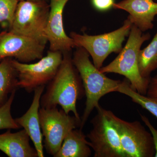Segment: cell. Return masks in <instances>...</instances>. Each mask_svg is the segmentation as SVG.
<instances>
[{"instance_id": "cell-26", "label": "cell", "mask_w": 157, "mask_h": 157, "mask_svg": "<svg viewBox=\"0 0 157 157\" xmlns=\"http://www.w3.org/2000/svg\"><path fill=\"white\" fill-rule=\"evenodd\" d=\"M0 157H1V156H0Z\"/></svg>"}, {"instance_id": "cell-3", "label": "cell", "mask_w": 157, "mask_h": 157, "mask_svg": "<svg viewBox=\"0 0 157 157\" xmlns=\"http://www.w3.org/2000/svg\"><path fill=\"white\" fill-rule=\"evenodd\" d=\"M149 33L132 25L126 44L113 61L100 69L102 73H114L125 76L135 91L146 95L150 78H144L138 67V56L143 43L150 39Z\"/></svg>"}, {"instance_id": "cell-7", "label": "cell", "mask_w": 157, "mask_h": 157, "mask_svg": "<svg viewBox=\"0 0 157 157\" xmlns=\"http://www.w3.org/2000/svg\"><path fill=\"white\" fill-rule=\"evenodd\" d=\"M63 59L61 52L49 50L46 56L34 63H21L14 59L11 62L17 74V86L28 93L45 86L56 75Z\"/></svg>"}, {"instance_id": "cell-22", "label": "cell", "mask_w": 157, "mask_h": 157, "mask_svg": "<svg viewBox=\"0 0 157 157\" xmlns=\"http://www.w3.org/2000/svg\"><path fill=\"white\" fill-rule=\"evenodd\" d=\"M140 116L141 120L146 125V126L148 128L150 132L151 133L154 144L155 150V153L154 157H157V129L155 128L152 125L147 117L141 114H140Z\"/></svg>"}, {"instance_id": "cell-8", "label": "cell", "mask_w": 157, "mask_h": 157, "mask_svg": "<svg viewBox=\"0 0 157 157\" xmlns=\"http://www.w3.org/2000/svg\"><path fill=\"white\" fill-rule=\"evenodd\" d=\"M39 117L42 135L45 137L44 145L48 154L54 155L57 152L68 133L80 127L81 121L75 116L67 114L57 107L39 109Z\"/></svg>"}, {"instance_id": "cell-10", "label": "cell", "mask_w": 157, "mask_h": 157, "mask_svg": "<svg viewBox=\"0 0 157 157\" xmlns=\"http://www.w3.org/2000/svg\"><path fill=\"white\" fill-rule=\"evenodd\" d=\"M46 44L10 31L0 33V62L10 58L23 63L43 57Z\"/></svg>"}, {"instance_id": "cell-23", "label": "cell", "mask_w": 157, "mask_h": 157, "mask_svg": "<svg viewBox=\"0 0 157 157\" xmlns=\"http://www.w3.org/2000/svg\"><path fill=\"white\" fill-rule=\"evenodd\" d=\"M147 96L157 99V78H150Z\"/></svg>"}, {"instance_id": "cell-15", "label": "cell", "mask_w": 157, "mask_h": 157, "mask_svg": "<svg viewBox=\"0 0 157 157\" xmlns=\"http://www.w3.org/2000/svg\"><path fill=\"white\" fill-rule=\"evenodd\" d=\"M82 129H74L65 137L54 157H89L92 155L89 142Z\"/></svg>"}, {"instance_id": "cell-6", "label": "cell", "mask_w": 157, "mask_h": 157, "mask_svg": "<svg viewBox=\"0 0 157 157\" xmlns=\"http://www.w3.org/2000/svg\"><path fill=\"white\" fill-rule=\"evenodd\" d=\"M91 121L92 129L86 135L94 157H126L120 136L110 117V110L101 106Z\"/></svg>"}, {"instance_id": "cell-24", "label": "cell", "mask_w": 157, "mask_h": 157, "mask_svg": "<svg viewBox=\"0 0 157 157\" xmlns=\"http://www.w3.org/2000/svg\"><path fill=\"white\" fill-rule=\"evenodd\" d=\"M17 1H24V0H17ZM34 1H37V0H34Z\"/></svg>"}, {"instance_id": "cell-12", "label": "cell", "mask_w": 157, "mask_h": 157, "mask_svg": "<svg viewBox=\"0 0 157 157\" xmlns=\"http://www.w3.org/2000/svg\"><path fill=\"white\" fill-rule=\"evenodd\" d=\"M113 9L127 11L128 18L133 25L142 32L153 28V21L157 15V2L154 0H123L115 3Z\"/></svg>"}, {"instance_id": "cell-5", "label": "cell", "mask_w": 157, "mask_h": 157, "mask_svg": "<svg viewBox=\"0 0 157 157\" xmlns=\"http://www.w3.org/2000/svg\"><path fill=\"white\" fill-rule=\"evenodd\" d=\"M50 6L45 0L19 1L9 31L46 44L45 34Z\"/></svg>"}, {"instance_id": "cell-2", "label": "cell", "mask_w": 157, "mask_h": 157, "mask_svg": "<svg viewBox=\"0 0 157 157\" xmlns=\"http://www.w3.org/2000/svg\"><path fill=\"white\" fill-rule=\"evenodd\" d=\"M76 48L72 61L80 75L86 97L79 127L82 129L93 110L100 106L101 98L109 93L117 92L121 81L107 77L91 62L89 54L85 49Z\"/></svg>"}, {"instance_id": "cell-20", "label": "cell", "mask_w": 157, "mask_h": 157, "mask_svg": "<svg viewBox=\"0 0 157 157\" xmlns=\"http://www.w3.org/2000/svg\"><path fill=\"white\" fill-rule=\"evenodd\" d=\"M19 1L0 0V25L10 29L14 21Z\"/></svg>"}, {"instance_id": "cell-21", "label": "cell", "mask_w": 157, "mask_h": 157, "mask_svg": "<svg viewBox=\"0 0 157 157\" xmlns=\"http://www.w3.org/2000/svg\"><path fill=\"white\" fill-rule=\"evenodd\" d=\"M93 7L100 11H106L113 8L115 0H91Z\"/></svg>"}, {"instance_id": "cell-16", "label": "cell", "mask_w": 157, "mask_h": 157, "mask_svg": "<svg viewBox=\"0 0 157 157\" xmlns=\"http://www.w3.org/2000/svg\"><path fill=\"white\" fill-rule=\"evenodd\" d=\"M8 58L0 62V107L6 104L11 93L18 88L17 74Z\"/></svg>"}, {"instance_id": "cell-13", "label": "cell", "mask_w": 157, "mask_h": 157, "mask_svg": "<svg viewBox=\"0 0 157 157\" xmlns=\"http://www.w3.org/2000/svg\"><path fill=\"white\" fill-rule=\"evenodd\" d=\"M45 87V86H41L35 90L30 107L22 116L15 119L17 123L23 128L28 134L36 150L38 157H45L42 144L43 136L39 117L40 100Z\"/></svg>"}, {"instance_id": "cell-17", "label": "cell", "mask_w": 157, "mask_h": 157, "mask_svg": "<svg viewBox=\"0 0 157 157\" xmlns=\"http://www.w3.org/2000/svg\"><path fill=\"white\" fill-rule=\"evenodd\" d=\"M138 67L140 75L145 78H150L157 70V31L150 43L139 52Z\"/></svg>"}, {"instance_id": "cell-1", "label": "cell", "mask_w": 157, "mask_h": 157, "mask_svg": "<svg viewBox=\"0 0 157 157\" xmlns=\"http://www.w3.org/2000/svg\"><path fill=\"white\" fill-rule=\"evenodd\" d=\"M63 59L56 75L50 82L40 100L43 108L59 105L67 114L73 113L81 121L76 103L85 94L81 78L72 61L70 52L63 53Z\"/></svg>"}, {"instance_id": "cell-19", "label": "cell", "mask_w": 157, "mask_h": 157, "mask_svg": "<svg viewBox=\"0 0 157 157\" xmlns=\"http://www.w3.org/2000/svg\"><path fill=\"white\" fill-rule=\"evenodd\" d=\"M17 90L10 95L6 104L0 107V130L3 129H18L21 128L11 114V108Z\"/></svg>"}, {"instance_id": "cell-11", "label": "cell", "mask_w": 157, "mask_h": 157, "mask_svg": "<svg viewBox=\"0 0 157 157\" xmlns=\"http://www.w3.org/2000/svg\"><path fill=\"white\" fill-rule=\"evenodd\" d=\"M70 0H50V10L45 29L49 43V50L62 53L71 52L76 45L73 39L66 34L64 28L63 14L65 6Z\"/></svg>"}, {"instance_id": "cell-25", "label": "cell", "mask_w": 157, "mask_h": 157, "mask_svg": "<svg viewBox=\"0 0 157 157\" xmlns=\"http://www.w3.org/2000/svg\"><path fill=\"white\" fill-rule=\"evenodd\" d=\"M155 77H156V78H157V75H156V76H155Z\"/></svg>"}, {"instance_id": "cell-18", "label": "cell", "mask_w": 157, "mask_h": 157, "mask_svg": "<svg viewBox=\"0 0 157 157\" xmlns=\"http://www.w3.org/2000/svg\"><path fill=\"white\" fill-rule=\"evenodd\" d=\"M117 92L128 96L134 103L140 105L157 118V99L135 91L130 86L128 79L121 82Z\"/></svg>"}, {"instance_id": "cell-14", "label": "cell", "mask_w": 157, "mask_h": 157, "mask_svg": "<svg viewBox=\"0 0 157 157\" xmlns=\"http://www.w3.org/2000/svg\"><path fill=\"white\" fill-rule=\"evenodd\" d=\"M30 137L23 129L12 133L11 129L0 135V150L9 157H38L30 144Z\"/></svg>"}, {"instance_id": "cell-4", "label": "cell", "mask_w": 157, "mask_h": 157, "mask_svg": "<svg viewBox=\"0 0 157 157\" xmlns=\"http://www.w3.org/2000/svg\"><path fill=\"white\" fill-rule=\"evenodd\" d=\"M133 24L127 17L123 25L115 30L101 35H89L71 32L76 47L84 48L91 56L93 63L100 70L104 61L110 54L119 53L123 48V43L129 36Z\"/></svg>"}, {"instance_id": "cell-9", "label": "cell", "mask_w": 157, "mask_h": 157, "mask_svg": "<svg viewBox=\"0 0 157 157\" xmlns=\"http://www.w3.org/2000/svg\"><path fill=\"white\" fill-rule=\"evenodd\" d=\"M126 157H153L155 150L151 133L139 121L129 122L117 117L110 111Z\"/></svg>"}]
</instances>
